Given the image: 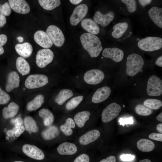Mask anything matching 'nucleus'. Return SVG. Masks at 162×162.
I'll return each mask as SVG.
<instances>
[{
  "label": "nucleus",
  "instance_id": "59",
  "mask_svg": "<svg viewBox=\"0 0 162 162\" xmlns=\"http://www.w3.org/2000/svg\"><path fill=\"white\" fill-rule=\"evenodd\" d=\"M123 107H124V105H123Z\"/></svg>",
  "mask_w": 162,
  "mask_h": 162
},
{
  "label": "nucleus",
  "instance_id": "49",
  "mask_svg": "<svg viewBox=\"0 0 162 162\" xmlns=\"http://www.w3.org/2000/svg\"><path fill=\"white\" fill-rule=\"evenodd\" d=\"M25 130V128L24 126H22L20 128L17 129L14 133L15 136L16 137H19L22 133H23Z\"/></svg>",
  "mask_w": 162,
  "mask_h": 162
},
{
  "label": "nucleus",
  "instance_id": "42",
  "mask_svg": "<svg viewBox=\"0 0 162 162\" xmlns=\"http://www.w3.org/2000/svg\"><path fill=\"white\" fill-rule=\"evenodd\" d=\"M7 39V37L6 35L4 34L0 35V55L2 54L4 52L3 46L6 43Z\"/></svg>",
  "mask_w": 162,
  "mask_h": 162
},
{
  "label": "nucleus",
  "instance_id": "47",
  "mask_svg": "<svg viewBox=\"0 0 162 162\" xmlns=\"http://www.w3.org/2000/svg\"><path fill=\"white\" fill-rule=\"evenodd\" d=\"M64 124L70 127L71 128H74L75 127V124L74 120L71 118H68L66 120Z\"/></svg>",
  "mask_w": 162,
  "mask_h": 162
},
{
  "label": "nucleus",
  "instance_id": "41",
  "mask_svg": "<svg viewBox=\"0 0 162 162\" xmlns=\"http://www.w3.org/2000/svg\"><path fill=\"white\" fill-rule=\"evenodd\" d=\"M60 129L63 133L67 136L71 135L73 132L71 128L64 124L60 126Z\"/></svg>",
  "mask_w": 162,
  "mask_h": 162
},
{
  "label": "nucleus",
  "instance_id": "3",
  "mask_svg": "<svg viewBox=\"0 0 162 162\" xmlns=\"http://www.w3.org/2000/svg\"><path fill=\"white\" fill-rule=\"evenodd\" d=\"M138 46L140 49L145 51L158 50L162 47V39L159 37H147L140 40Z\"/></svg>",
  "mask_w": 162,
  "mask_h": 162
},
{
  "label": "nucleus",
  "instance_id": "44",
  "mask_svg": "<svg viewBox=\"0 0 162 162\" xmlns=\"http://www.w3.org/2000/svg\"><path fill=\"white\" fill-rule=\"evenodd\" d=\"M11 122L14 124V127L17 129L20 128L23 125V120L20 117L13 119L11 120Z\"/></svg>",
  "mask_w": 162,
  "mask_h": 162
},
{
  "label": "nucleus",
  "instance_id": "36",
  "mask_svg": "<svg viewBox=\"0 0 162 162\" xmlns=\"http://www.w3.org/2000/svg\"><path fill=\"white\" fill-rule=\"evenodd\" d=\"M135 110L137 114L142 116H146L150 115L153 112L152 110L141 104L136 105Z\"/></svg>",
  "mask_w": 162,
  "mask_h": 162
},
{
  "label": "nucleus",
  "instance_id": "31",
  "mask_svg": "<svg viewBox=\"0 0 162 162\" xmlns=\"http://www.w3.org/2000/svg\"><path fill=\"white\" fill-rule=\"evenodd\" d=\"M23 123L25 130L30 134L38 131L39 129L37 124L31 117L28 116L26 117L24 119Z\"/></svg>",
  "mask_w": 162,
  "mask_h": 162
},
{
  "label": "nucleus",
  "instance_id": "25",
  "mask_svg": "<svg viewBox=\"0 0 162 162\" xmlns=\"http://www.w3.org/2000/svg\"><path fill=\"white\" fill-rule=\"evenodd\" d=\"M16 67L19 72L22 76L29 73L30 66L26 61L21 57H18L16 61Z\"/></svg>",
  "mask_w": 162,
  "mask_h": 162
},
{
  "label": "nucleus",
  "instance_id": "15",
  "mask_svg": "<svg viewBox=\"0 0 162 162\" xmlns=\"http://www.w3.org/2000/svg\"><path fill=\"white\" fill-rule=\"evenodd\" d=\"M111 89L110 87L104 86L98 88L92 96V101L94 103L98 104L106 100L110 96Z\"/></svg>",
  "mask_w": 162,
  "mask_h": 162
},
{
  "label": "nucleus",
  "instance_id": "7",
  "mask_svg": "<svg viewBox=\"0 0 162 162\" xmlns=\"http://www.w3.org/2000/svg\"><path fill=\"white\" fill-rule=\"evenodd\" d=\"M122 110L121 106L116 103L108 105L103 110L101 119L104 123H107L118 116Z\"/></svg>",
  "mask_w": 162,
  "mask_h": 162
},
{
  "label": "nucleus",
  "instance_id": "39",
  "mask_svg": "<svg viewBox=\"0 0 162 162\" xmlns=\"http://www.w3.org/2000/svg\"><path fill=\"white\" fill-rule=\"evenodd\" d=\"M9 95L0 87V104H7L10 100Z\"/></svg>",
  "mask_w": 162,
  "mask_h": 162
},
{
  "label": "nucleus",
  "instance_id": "19",
  "mask_svg": "<svg viewBox=\"0 0 162 162\" xmlns=\"http://www.w3.org/2000/svg\"><path fill=\"white\" fill-rule=\"evenodd\" d=\"M149 16L158 27L162 28V9L161 8L154 6L148 11Z\"/></svg>",
  "mask_w": 162,
  "mask_h": 162
},
{
  "label": "nucleus",
  "instance_id": "35",
  "mask_svg": "<svg viewBox=\"0 0 162 162\" xmlns=\"http://www.w3.org/2000/svg\"><path fill=\"white\" fill-rule=\"evenodd\" d=\"M83 98V97L82 95L78 96L72 98L66 104V109L69 110L74 109L81 103Z\"/></svg>",
  "mask_w": 162,
  "mask_h": 162
},
{
  "label": "nucleus",
  "instance_id": "8",
  "mask_svg": "<svg viewBox=\"0 0 162 162\" xmlns=\"http://www.w3.org/2000/svg\"><path fill=\"white\" fill-rule=\"evenodd\" d=\"M54 56V53L50 49L45 48L41 49L36 54V64L40 68H44L52 61Z\"/></svg>",
  "mask_w": 162,
  "mask_h": 162
},
{
  "label": "nucleus",
  "instance_id": "27",
  "mask_svg": "<svg viewBox=\"0 0 162 162\" xmlns=\"http://www.w3.org/2000/svg\"><path fill=\"white\" fill-rule=\"evenodd\" d=\"M39 115L44 121V125L50 126L53 123L54 117L52 113L48 109L43 108L39 111Z\"/></svg>",
  "mask_w": 162,
  "mask_h": 162
},
{
  "label": "nucleus",
  "instance_id": "43",
  "mask_svg": "<svg viewBox=\"0 0 162 162\" xmlns=\"http://www.w3.org/2000/svg\"><path fill=\"white\" fill-rule=\"evenodd\" d=\"M135 156L131 154H122L120 156L121 160L125 162L131 161L134 160Z\"/></svg>",
  "mask_w": 162,
  "mask_h": 162
},
{
  "label": "nucleus",
  "instance_id": "1",
  "mask_svg": "<svg viewBox=\"0 0 162 162\" xmlns=\"http://www.w3.org/2000/svg\"><path fill=\"white\" fill-rule=\"evenodd\" d=\"M80 40L84 48L92 58L98 56L103 50L100 40L95 35L83 33L80 36Z\"/></svg>",
  "mask_w": 162,
  "mask_h": 162
},
{
  "label": "nucleus",
  "instance_id": "51",
  "mask_svg": "<svg viewBox=\"0 0 162 162\" xmlns=\"http://www.w3.org/2000/svg\"><path fill=\"white\" fill-rule=\"evenodd\" d=\"M140 4L143 7L150 4L152 2L151 0H138Z\"/></svg>",
  "mask_w": 162,
  "mask_h": 162
},
{
  "label": "nucleus",
  "instance_id": "20",
  "mask_svg": "<svg viewBox=\"0 0 162 162\" xmlns=\"http://www.w3.org/2000/svg\"><path fill=\"white\" fill-rule=\"evenodd\" d=\"M58 153L62 155H71L75 154L77 149L74 143L66 142L60 144L57 148Z\"/></svg>",
  "mask_w": 162,
  "mask_h": 162
},
{
  "label": "nucleus",
  "instance_id": "52",
  "mask_svg": "<svg viewBox=\"0 0 162 162\" xmlns=\"http://www.w3.org/2000/svg\"><path fill=\"white\" fill-rule=\"evenodd\" d=\"M156 64L159 66L162 67V56H161L159 57L155 61Z\"/></svg>",
  "mask_w": 162,
  "mask_h": 162
},
{
  "label": "nucleus",
  "instance_id": "45",
  "mask_svg": "<svg viewBox=\"0 0 162 162\" xmlns=\"http://www.w3.org/2000/svg\"><path fill=\"white\" fill-rule=\"evenodd\" d=\"M149 138L157 141L162 142V134L155 133L150 134L148 136Z\"/></svg>",
  "mask_w": 162,
  "mask_h": 162
},
{
  "label": "nucleus",
  "instance_id": "48",
  "mask_svg": "<svg viewBox=\"0 0 162 162\" xmlns=\"http://www.w3.org/2000/svg\"><path fill=\"white\" fill-rule=\"evenodd\" d=\"M116 158L113 156L111 155L105 159H103L99 162H116Z\"/></svg>",
  "mask_w": 162,
  "mask_h": 162
},
{
  "label": "nucleus",
  "instance_id": "21",
  "mask_svg": "<svg viewBox=\"0 0 162 162\" xmlns=\"http://www.w3.org/2000/svg\"><path fill=\"white\" fill-rule=\"evenodd\" d=\"M20 77L17 73L15 71L10 72L8 74L5 89L8 92H10L15 88L19 87Z\"/></svg>",
  "mask_w": 162,
  "mask_h": 162
},
{
  "label": "nucleus",
  "instance_id": "23",
  "mask_svg": "<svg viewBox=\"0 0 162 162\" xmlns=\"http://www.w3.org/2000/svg\"><path fill=\"white\" fill-rule=\"evenodd\" d=\"M19 108L18 105L16 103L14 102L10 103L2 110L3 117L7 119L14 117L18 113Z\"/></svg>",
  "mask_w": 162,
  "mask_h": 162
},
{
  "label": "nucleus",
  "instance_id": "58",
  "mask_svg": "<svg viewBox=\"0 0 162 162\" xmlns=\"http://www.w3.org/2000/svg\"><path fill=\"white\" fill-rule=\"evenodd\" d=\"M13 162H26L24 161H21V160H16V161H13Z\"/></svg>",
  "mask_w": 162,
  "mask_h": 162
},
{
  "label": "nucleus",
  "instance_id": "26",
  "mask_svg": "<svg viewBox=\"0 0 162 162\" xmlns=\"http://www.w3.org/2000/svg\"><path fill=\"white\" fill-rule=\"evenodd\" d=\"M136 145L139 150L144 152L152 151L155 147V145L153 142L146 139H142L139 140Z\"/></svg>",
  "mask_w": 162,
  "mask_h": 162
},
{
  "label": "nucleus",
  "instance_id": "37",
  "mask_svg": "<svg viewBox=\"0 0 162 162\" xmlns=\"http://www.w3.org/2000/svg\"><path fill=\"white\" fill-rule=\"evenodd\" d=\"M126 5L128 11L130 13L135 12L136 9V2L134 0H122Z\"/></svg>",
  "mask_w": 162,
  "mask_h": 162
},
{
  "label": "nucleus",
  "instance_id": "53",
  "mask_svg": "<svg viewBox=\"0 0 162 162\" xmlns=\"http://www.w3.org/2000/svg\"><path fill=\"white\" fill-rule=\"evenodd\" d=\"M156 128L157 130L162 134V124L161 123L159 124L156 126Z\"/></svg>",
  "mask_w": 162,
  "mask_h": 162
},
{
  "label": "nucleus",
  "instance_id": "50",
  "mask_svg": "<svg viewBox=\"0 0 162 162\" xmlns=\"http://www.w3.org/2000/svg\"><path fill=\"white\" fill-rule=\"evenodd\" d=\"M6 19L5 16L0 12V27H2L6 23Z\"/></svg>",
  "mask_w": 162,
  "mask_h": 162
},
{
  "label": "nucleus",
  "instance_id": "33",
  "mask_svg": "<svg viewBox=\"0 0 162 162\" xmlns=\"http://www.w3.org/2000/svg\"><path fill=\"white\" fill-rule=\"evenodd\" d=\"M41 6L47 10H51L58 7L61 4L59 0H39Z\"/></svg>",
  "mask_w": 162,
  "mask_h": 162
},
{
  "label": "nucleus",
  "instance_id": "32",
  "mask_svg": "<svg viewBox=\"0 0 162 162\" xmlns=\"http://www.w3.org/2000/svg\"><path fill=\"white\" fill-rule=\"evenodd\" d=\"M128 27V24L126 22L116 24L113 27L114 30L112 33V36L116 39L120 38L126 31Z\"/></svg>",
  "mask_w": 162,
  "mask_h": 162
},
{
  "label": "nucleus",
  "instance_id": "13",
  "mask_svg": "<svg viewBox=\"0 0 162 162\" xmlns=\"http://www.w3.org/2000/svg\"><path fill=\"white\" fill-rule=\"evenodd\" d=\"M102 55L105 58H110L118 62L122 60L124 53L122 50L118 48H106L104 50Z\"/></svg>",
  "mask_w": 162,
  "mask_h": 162
},
{
  "label": "nucleus",
  "instance_id": "40",
  "mask_svg": "<svg viewBox=\"0 0 162 162\" xmlns=\"http://www.w3.org/2000/svg\"><path fill=\"white\" fill-rule=\"evenodd\" d=\"M90 158L88 155L82 154L77 157L73 162H89Z\"/></svg>",
  "mask_w": 162,
  "mask_h": 162
},
{
  "label": "nucleus",
  "instance_id": "4",
  "mask_svg": "<svg viewBox=\"0 0 162 162\" xmlns=\"http://www.w3.org/2000/svg\"><path fill=\"white\" fill-rule=\"evenodd\" d=\"M49 82L47 77L41 74H32L29 76L25 80V85L28 89H34L43 87Z\"/></svg>",
  "mask_w": 162,
  "mask_h": 162
},
{
  "label": "nucleus",
  "instance_id": "38",
  "mask_svg": "<svg viewBox=\"0 0 162 162\" xmlns=\"http://www.w3.org/2000/svg\"><path fill=\"white\" fill-rule=\"evenodd\" d=\"M11 8L8 2L3 4H0V12L5 16L10 15L11 12Z\"/></svg>",
  "mask_w": 162,
  "mask_h": 162
},
{
  "label": "nucleus",
  "instance_id": "28",
  "mask_svg": "<svg viewBox=\"0 0 162 162\" xmlns=\"http://www.w3.org/2000/svg\"><path fill=\"white\" fill-rule=\"evenodd\" d=\"M59 133L58 128L55 126L52 125L43 131L41 133V135L44 140H50L58 136Z\"/></svg>",
  "mask_w": 162,
  "mask_h": 162
},
{
  "label": "nucleus",
  "instance_id": "9",
  "mask_svg": "<svg viewBox=\"0 0 162 162\" xmlns=\"http://www.w3.org/2000/svg\"><path fill=\"white\" fill-rule=\"evenodd\" d=\"M105 75L101 70L92 69L87 71L84 74L83 79L87 83L96 85L100 83L104 79Z\"/></svg>",
  "mask_w": 162,
  "mask_h": 162
},
{
  "label": "nucleus",
  "instance_id": "12",
  "mask_svg": "<svg viewBox=\"0 0 162 162\" xmlns=\"http://www.w3.org/2000/svg\"><path fill=\"white\" fill-rule=\"evenodd\" d=\"M34 39L35 42L42 47L45 49L50 48L53 43L46 32L38 30L34 34Z\"/></svg>",
  "mask_w": 162,
  "mask_h": 162
},
{
  "label": "nucleus",
  "instance_id": "5",
  "mask_svg": "<svg viewBox=\"0 0 162 162\" xmlns=\"http://www.w3.org/2000/svg\"><path fill=\"white\" fill-rule=\"evenodd\" d=\"M146 92L150 96H158L162 94V81L157 76L152 75L149 78Z\"/></svg>",
  "mask_w": 162,
  "mask_h": 162
},
{
  "label": "nucleus",
  "instance_id": "56",
  "mask_svg": "<svg viewBox=\"0 0 162 162\" xmlns=\"http://www.w3.org/2000/svg\"><path fill=\"white\" fill-rule=\"evenodd\" d=\"M17 39L20 42H22L23 41V38L21 36L18 37L17 38Z\"/></svg>",
  "mask_w": 162,
  "mask_h": 162
},
{
  "label": "nucleus",
  "instance_id": "2",
  "mask_svg": "<svg viewBox=\"0 0 162 162\" xmlns=\"http://www.w3.org/2000/svg\"><path fill=\"white\" fill-rule=\"evenodd\" d=\"M144 64L143 59L140 55L136 53L129 55L127 58L126 63L127 74L132 76L142 72Z\"/></svg>",
  "mask_w": 162,
  "mask_h": 162
},
{
  "label": "nucleus",
  "instance_id": "6",
  "mask_svg": "<svg viewBox=\"0 0 162 162\" xmlns=\"http://www.w3.org/2000/svg\"><path fill=\"white\" fill-rule=\"evenodd\" d=\"M46 33L56 46L60 47L63 45L65 41L64 37L58 27L55 25H50L46 29Z\"/></svg>",
  "mask_w": 162,
  "mask_h": 162
},
{
  "label": "nucleus",
  "instance_id": "46",
  "mask_svg": "<svg viewBox=\"0 0 162 162\" xmlns=\"http://www.w3.org/2000/svg\"><path fill=\"white\" fill-rule=\"evenodd\" d=\"M118 122L119 123L120 125L124 126L125 124L127 125L133 124V120L132 118L125 119L120 118L118 121Z\"/></svg>",
  "mask_w": 162,
  "mask_h": 162
},
{
  "label": "nucleus",
  "instance_id": "30",
  "mask_svg": "<svg viewBox=\"0 0 162 162\" xmlns=\"http://www.w3.org/2000/svg\"><path fill=\"white\" fill-rule=\"evenodd\" d=\"M73 95L72 91L70 89H62L56 97L55 101L58 105H62Z\"/></svg>",
  "mask_w": 162,
  "mask_h": 162
},
{
  "label": "nucleus",
  "instance_id": "22",
  "mask_svg": "<svg viewBox=\"0 0 162 162\" xmlns=\"http://www.w3.org/2000/svg\"><path fill=\"white\" fill-rule=\"evenodd\" d=\"M15 49L20 55L25 58L30 57L33 51L32 46L27 42L16 44L15 46Z\"/></svg>",
  "mask_w": 162,
  "mask_h": 162
},
{
  "label": "nucleus",
  "instance_id": "34",
  "mask_svg": "<svg viewBox=\"0 0 162 162\" xmlns=\"http://www.w3.org/2000/svg\"><path fill=\"white\" fill-rule=\"evenodd\" d=\"M143 105L152 110H157L162 106V102L158 99H148L144 101Z\"/></svg>",
  "mask_w": 162,
  "mask_h": 162
},
{
  "label": "nucleus",
  "instance_id": "10",
  "mask_svg": "<svg viewBox=\"0 0 162 162\" xmlns=\"http://www.w3.org/2000/svg\"><path fill=\"white\" fill-rule=\"evenodd\" d=\"M88 11V7L85 4H81L76 7L70 18L71 25H77L86 16Z\"/></svg>",
  "mask_w": 162,
  "mask_h": 162
},
{
  "label": "nucleus",
  "instance_id": "24",
  "mask_svg": "<svg viewBox=\"0 0 162 162\" xmlns=\"http://www.w3.org/2000/svg\"><path fill=\"white\" fill-rule=\"evenodd\" d=\"M90 115V112L87 111L78 112L74 117V122L78 127L82 128L89 119Z\"/></svg>",
  "mask_w": 162,
  "mask_h": 162
},
{
  "label": "nucleus",
  "instance_id": "16",
  "mask_svg": "<svg viewBox=\"0 0 162 162\" xmlns=\"http://www.w3.org/2000/svg\"><path fill=\"white\" fill-rule=\"evenodd\" d=\"M115 14L112 11H110L104 14L99 11H97L93 16L94 21L97 23L104 27L108 25L114 19Z\"/></svg>",
  "mask_w": 162,
  "mask_h": 162
},
{
  "label": "nucleus",
  "instance_id": "14",
  "mask_svg": "<svg viewBox=\"0 0 162 162\" xmlns=\"http://www.w3.org/2000/svg\"><path fill=\"white\" fill-rule=\"evenodd\" d=\"M8 1L11 8L17 13L26 14L30 11V6L25 0H9Z\"/></svg>",
  "mask_w": 162,
  "mask_h": 162
},
{
  "label": "nucleus",
  "instance_id": "17",
  "mask_svg": "<svg viewBox=\"0 0 162 162\" xmlns=\"http://www.w3.org/2000/svg\"><path fill=\"white\" fill-rule=\"evenodd\" d=\"M100 135V133L98 130H92L80 136L79 141L81 145H86L96 140Z\"/></svg>",
  "mask_w": 162,
  "mask_h": 162
},
{
  "label": "nucleus",
  "instance_id": "18",
  "mask_svg": "<svg viewBox=\"0 0 162 162\" xmlns=\"http://www.w3.org/2000/svg\"><path fill=\"white\" fill-rule=\"evenodd\" d=\"M81 24L82 27L91 34L96 35L99 32L100 28L98 24L90 18H86L82 20Z\"/></svg>",
  "mask_w": 162,
  "mask_h": 162
},
{
  "label": "nucleus",
  "instance_id": "57",
  "mask_svg": "<svg viewBox=\"0 0 162 162\" xmlns=\"http://www.w3.org/2000/svg\"><path fill=\"white\" fill-rule=\"evenodd\" d=\"M139 162H152V161L148 159H145L140 160Z\"/></svg>",
  "mask_w": 162,
  "mask_h": 162
},
{
  "label": "nucleus",
  "instance_id": "29",
  "mask_svg": "<svg viewBox=\"0 0 162 162\" xmlns=\"http://www.w3.org/2000/svg\"><path fill=\"white\" fill-rule=\"evenodd\" d=\"M44 99L43 95H38L27 104V109L29 111L36 110L41 106L44 102Z\"/></svg>",
  "mask_w": 162,
  "mask_h": 162
},
{
  "label": "nucleus",
  "instance_id": "11",
  "mask_svg": "<svg viewBox=\"0 0 162 162\" xmlns=\"http://www.w3.org/2000/svg\"><path fill=\"white\" fill-rule=\"evenodd\" d=\"M23 153L30 158L37 160H43L45 158L44 154L36 146L29 144H26L22 147Z\"/></svg>",
  "mask_w": 162,
  "mask_h": 162
},
{
  "label": "nucleus",
  "instance_id": "54",
  "mask_svg": "<svg viewBox=\"0 0 162 162\" xmlns=\"http://www.w3.org/2000/svg\"><path fill=\"white\" fill-rule=\"evenodd\" d=\"M82 0H70L69 1L73 4L76 5L80 3Z\"/></svg>",
  "mask_w": 162,
  "mask_h": 162
},
{
  "label": "nucleus",
  "instance_id": "55",
  "mask_svg": "<svg viewBox=\"0 0 162 162\" xmlns=\"http://www.w3.org/2000/svg\"><path fill=\"white\" fill-rule=\"evenodd\" d=\"M157 119L160 121L162 122V112H160L158 115L156 117Z\"/></svg>",
  "mask_w": 162,
  "mask_h": 162
}]
</instances>
